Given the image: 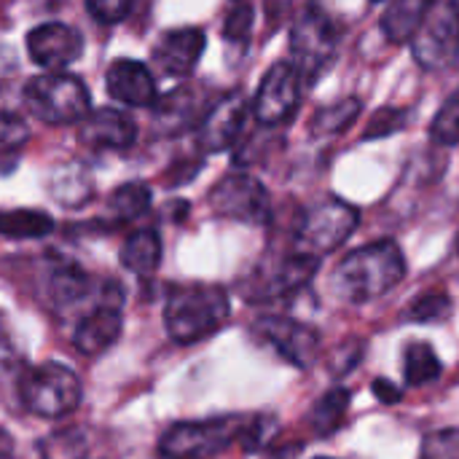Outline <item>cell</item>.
Masks as SVG:
<instances>
[{
  "instance_id": "24",
  "label": "cell",
  "mask_w": 459,
  "mask_h": 459,
  "mask_svg": "<svg viewBox=\"0 0 459 459\" xmlns=\"http://www.w3.org/2000/svg\"><path fill=\"white\" fill-rule=\"evenodd\" d=\"M350 401H352L350 390H344V387L328 390V393L315 403V409H312V417H309L312 430H315L317 436H323V438H325V436H333V433L344 425V420H347Z\"/></svg>"
},
{
  "instance_id": "27",
  "label": "cell",
  "mask_w": 459,
  "mask_h": 459,
  "mask_svg": "<svg viewBox=\"0 0 459 459\" xmlns=\"http://www.w3.org/2000/svg\"><path fill=\"white\" fill-rule=\"evenodd\" d=\"M148 207H151V188L145 183H140V180L118 186L110 194V202H108V210L118 223H126V221H134V218L145 215Z\"/></svg>"
},
{
  "instance_id": "12",
  "label": "cell",
  "mask_w": 459,
  "mask_h": 459,
  "mask_svg": "<svg viewBox=\"0 0 459 459\" xmlns=\"http://www.w3.org/2000/svg\"><path fill=\"white\" fill-rule=\"evenodd\" d=\"M459 54V0L430 8L425 24L414 35V56L422 67L436 70Z\"/></svg>"
},
{
  "instance_id": "39",
  "label": "cell",
  "mask_w": 459,
  "mask_h": 459,
  "mask_svg": "<svg viewBox=\"0 0 459 459\" xmlns=\"http://www.w3.org/2000/svg\"><path fill=\"white\" fill-rule=\"evenodd\" d=\"M457 255H459V237H457Z\"/></svg>"
},
{
  "instance_id": "20",
  "label": "cell",
  "mask_w": 459,
  "mask_h": 459,
  "mask_svg": "<svg viewBox=\"0 0 459 459\" xmlns=\"http://www.w3.org/2000/svg\"><path fill=\"white\" fill-rule=\"evenodd\" d=\"M430 8H433V0H393L387 11L382 13V32L393 43L414 40Z\"/></svg>"
},
{
  "instance_id": "30",
  "label": "cell",
  "mask_w": 459,
  "mask_h": 459,
  "mask_svg": "<svg viewBox=\"0 0 459 459\" xmlns=\"http://www.w3.org/2000/svg\"><path fill=\"white\" fill-rule=\"evenodd\" d=\"M452 315V299L446 293H425L409 307V320L417 323H438Z\"/></svg>"
},
{
  "instance_id": "3",
  "label": "cell",
  "mask_w": 459,
  "mask_h": 459,
  "mask_svg": "<svg viewBox=\"0 0 459 459\" xmlns=\"http://www.w3.org/2000/svg\"><path fill=\"white\" fill-rule=\"evenodd\" d=\"M19 403L43 420H59L73 414L81 406L83 387L75 377V371L65 363L46 360L40 366L24 368L16 382Z\"/></svg>"
},
{
  "instance_id": "21",
  "label": "cell",
  "mask_w": 459,
  "mask_h": 459,
  "mask_svg": "<svg viewBox=\"0 0 459 459\" xmlns=\"http://www.w3.org/2000/svg\"><path fill=\"white\" fill-rule=\"evenodd\" d=\"M161 264V237L153 229H140L121 245V266L137 277H148Z\"/></svg>"
},
{
  "instance_id": "1",
  "label": "cell",
  "mask_w": 459,
  "mask_h": 459,
  "mask_svg": "<svg viewBox=\"0 0 459 459\" xmlns=\"http://www.w3.org/2000/svg\"><path fill=\"white\" fill-rule=\"evenodd\" d=\"M406 277V258L403 250L390 242H374L352 250L333 272L331 288L344 304H368L390 293Z\"/></svg>"
},
{
  "instance_id": "34",
  "label": "cell",
  "mask_w": 459,
  "mask_h": 459,
  "mask_svg": "<svg viewBox=\"0 0 459 459\" xmlns=\"http://www.w3.org/2000/svg\"><path fill=\"white\" fill-rule=\"evenodd\" d=\"M27 137H30V129L24 126V121L13 113L0 110V153H11L22 148Z\"/></svg>"
},
{
  "instance_id": "26",
  "label": "cell",
  "mask_w": 459,
  "mask_h": 459,
  "mask_svg": "<svg viewBox=\"0 0 459 459\" xmlns=\"http://www.w3.org/2000/svg\"><path fill=\"white\" fill-rule=\"evenodd\" d=\"M194 113H196V94L191 89H178L169 97H164V102L159 105L156 124L164 132L175 134L194 124Z\"/></svg>"
},
{
  "instance_id": "8",
  "label": "cell",
  "mask_w": 459,
  "mask_h": 459,
  "mask_svg": "<svg viewBox=\"0 0 459 459\" xmlns=\"http://www.w3.org/2000/svg\"><path fill=\"white\" fill-rule=\"evenodd\" d=\"M320 269V258L290 250L288 255L269 261L264 266H258L239 288L242 299L253 301V304H269V301H280L285 296L299 293L301 288H307L315 274Z\"/></svg>"
},
{
  "instance_id": "22",
  "label": "cell",
  "mask_w": 459,
  "mask_h": 459,
  "mask_svg": "<svg viewBox=\"0 0 459 459\" xmlns=\"http://www.w3.org/2000/svg\"><path fill=\"white\" fill-rule=\"evenodd\" d=\"M51 196L65 204V207H81L91 199L94 183L91 175L86 172V167L81 164H65L51 175Z\"/></svg>"
},
{
  "instance_id": "15",
  "label": "cell",
  "mask_w": 459,
  "mask_h": 459,
  "mask_svg": "<svg viewBox=\"0 0 459 459\" xmlns=\"http://www.w3.org/2000/svg\"><path fill=\"white\" fill-rule=\"evenodd\" d=\"M247 118V102L239 91L223 97L199 124V148L207 153L226 151L242 132Z\"/></svg>"
},
{
  "instance_id": "6",
  "label": "cell",
  "mask_w": 459,
  "mask_h": 459,
  "mask_svg": "<svg viewBox=\"0 0 459 459\" xmlns=\"http://www.w3.org/2000/svg\"><path fill=\"white\" fill-rule=\"evenodd\" d=\"M339 32L333 19L317 8L307 5L290 32V62L296 65L301 81H317L336 56Z\"/></svg>"
},
{
  "instance_id": "40",
  "label": "cell",
  "mask_w": 459,
  "mask_h": 459,
  "mask_svg": "<svg viewBox=\"0 0 459 459\" xmlns=\"http://www.w3.org/2000/svg\"><path fill=\"white\" fill-rule=\"evenodd\" d=\"M320 459H328V457H320Z\"/></svg>"
},
{
  "instance_id": "17",
  "label": "cell",
  "mask_w": 459,
  "mask_h": 459,
  "mask_svg": "<svg viewBox=\"0 0 459 459\" xmlns=\"http://www.w3.org/2000/svg\"><path fill=\"white\" fill-rule=\"evenodd\" d=\"M108 94L132 108H151L156 102V83L148 67L137 59H116L108 67Z\"/></svg>"
},
{
  "instance_id": "11",
  "label": "cell",
  "mask_w": 459,
  "mask_h": 459,
  "mask_svg": "<svg viewBox=\"0 0 459 459\" xmlns=\"http://www.w3.org/2000/svg\"><path fill=\"white\" fill-rule=\"evenodd\" d=\"M253 333L264 344H269L282 360H288L296 368H309L320 358V347H323L320 333L312 325L299 323L293 317H285V315H264V317L255 320Z\"/></svg>"
},
{
  "instance_id": "33",
  "label": "cell",
  "mask_w": 459,
  "mask_h": 459,
  "mask_svg": "<svg viewBox=\"0 0 459 459\" xmlns=\"http://www.w3.org/2000/svg\"><path fill=\"white\" fill-rule=\"evenodd\" d=\"M250 30H253V8L250 3H237L229 16H226V24H223V35L229 43H245L250 38Z\"/></svg>"
},
{
  "instance_id": "19",
  "label": "cell",
  "mask_w": 459,
  "mask_h": 459,
  "mask_svg": "<svg viewBox=\"0 0 459 459\" xmlns=\"http://www.w3.org/2000/svg\"><path fill=\"white\" fill-rule=\"evenodd\" d=\"M91 293V280L89 274L73 264V261H59L51 266L48 280H46V299L51 301L54 309H70L81 304Z\"/></svg>"
},
{
  "instance_id": "9",
  "label": "cell",
  "mask_w": 459,
  "mask_h": 459,
  "mask_svg": "<svg viewBox=\"0 0 459 459\" xmlns=\"http://www.w3.org/2000/svg\"><path fill=\"white\" fill-rule=\"evenodd\" d=\"M124 328V290L118 282L102 285L100 299L78 317V325L73 331V344L81 355H102L108 352Z\"/></svg>"
},
{
  "instance_id": "10",
  "label": "cell",
  "mask_w": 459,
  "mask_h": 459,
  "mask_svg": "<svg viewBox=\"0 0 459 459\" xmlns=\"http://www.w3.org/2000/svg\"><path fill=\"white\" fill-rule=\"evenodd\" d=\"M210 207L221 218L250 226H264L272 218L269 191L261 180H255L247 172H231L223 180H218L215 188L210 191Z\"/></svg>"
},
{
  "instance_id": "16",
  "label": "cell",
  "mask_w": 459,
  "mask_h": 459,
  "mask_svg": "<svg viewBox=\"0 0 459 459\" xmlns=\"http://www.w3.org/2000/svg\"><path fill=\"white\" fill-rule=\"evenodd\" d=\"M78 137L83 145H89L94 151H124L134 143L137 126L124 110L100 108L81 121Z\"/></svg>"
},
{
  "instance_id": "31",
  "label": "cell",
  "mask_w": 459,
  "mask_h": 459,
  "mask_svg": "<svg viewBox=\"0 0 459 459\" xmlns=\"http://www.w3.org/2000/svg\"><path fill=\"white\" fill-rule=\"evenodd\" d=\"M433 140H438L441 145H457L459 143V91H455L446 100V105L436 116V121H433Z\"/></svg>"
},
{
  "instance_id": "23",
  "label": "cell",
  "mask_w": 459,
  "mask_h": 459,
  "mask_svg": "<svg viewBox=\"0 0 459 459\" xmlns=\"http://www.w3.org/2000/svg\"><path fill=\"white\" fill-rule=\"evenodd\" d=\"M444 363L428 342H411L403 350V377L409 385L422 387L441 377Z\"/></svg>"
},
{
  "instance_id": "29",
  "label": "cell",
  "mask_w": 459,
  "mask_h": 459,
  "mask_svg": "<svg viewBox=\"0 0 459 459\" xmlns=\"http://www.w3.org/2000/svg\"><path fill=\"white\" fill-rule=\"evenodd\" d=\"M40 459H86V438L81 430H59L51 433L40 444Z\"/></svg>"
},
{
  "instance_id": "14",
  "label": "cell",
  "mask_w": 459,
  "mask_h": 459,
  "mask_svg": "<svg viewBox=\"0 0 459 459\" xmlns=\"http://www.w3.org/2000/svg\"><path fill=\"white\" fill-rule=\"evenodd\" d=\"M27 51L35 65L48 70H62L83 54V38L70 24L48 22L27 35Z\"/></svg>"
},
{
  "instance_id": "38",
  "label": "cell",
  "mask_w": 459,
  "mask_h": 459,
  "mask_svg": "<svg viewBox=\"0 0 459 459\" xmlns=\"http://www.w3.org/2000/svg\"><path fill=\"white\" fill-rule=\"evenodd\" d=\"M0 459H13V441L3 428H0Z\"/></svg>"
},
{
  "instance_id": "2",
  "label": "cell",
  "mask_w": 459,
  "mask_h": 459,
  "mask_svg": "<svg viewBox=\"0 0 459 459\" xmlns=\"http://www.w3.org/2000/svg\"><path fill=\"white\" fill-rule=\"evenodd\" d=\"M231 315L226 288L212 282H186L167 293L164 328L178 344H196L218 333Z\"/></svg>"
},
{
  "instance_id": "37",
  "label": "cell",
  "mask_w": 459,
  "mask_h": 459,
  "mask_svg": "<svg viewBox=\"0 0 459 459\" xmlns=\"http://www.w3.org/2000/svg\"><path fill=\"white\" fill-rule=\"evenodd\" d=\"M374 393H377L385 403H393V401L401 398V390H398L395 385H390L387 379H377V382H374Z\"/></svg>"
},
{
  "instance_id": "18",
  "label": "cell",
  "mask_w": 459,
  "mask_h": 459,
  "mask_svg": "<svg viewBox=\"0 0 459 459\" xmlns=\"http://www.w3.org/2000/svg\"><path fill=\"white\" fill-rule=\"evenodd\" d=\"M204 43L207 40H204V32L202 30H196V27H180V30L167 32L159 40L153 56H156L159 67L167 75H188L196 67V62H199V56L204 51Z\"/></svg>"
},
{
  "instance_id": "25",
  "label": "cell",
  "mask_w": 459,
  "mask_h": 459,
  "mask_svg": "<svg viewBox=\"0 0 459 459\" xmlns=\"http://www.w3.org/2000/svg\"><path fill=\"white\" fill-rule=\"evenodd\" d=\"M54 221L40 210H8L0 212V234L8 239H40L51 234Z\"/></svg>"
},
{
  "instance_id": "36",
  "label": "cell",
  "mask_w": 459,
  "mask_h": 459,
  "mask_svg": "<svg viewBox=\"0 0 459 459\" xmlns=\"http://www.w3.org/2000/svg\"><path fill=\"white\" fill-rule=\"evenodd\" d=\"M406 118H409V110L385 108V110H379V113L374 116L371 129L366 132V137H385V134H390V132H395V129H403Z\"/></svg>"
},
{
  "instance_id": "28",
  "label": "cell",
  "mask_w": 459,
  "mask_h": 459,
  "mask_svg": "<svg viewBox=\"0 0 459 459\" xmlns=\"http://www.w3.org/2000/svg\"><path fill=\"white\" fill-rule=\"evenodd\" d=\"M358 113H360V100L358 97H350V100H342L336 105L320 108L315 121H312V134L315 137H325V134L344 132L347 126H352Z\"/></svg>"
},
{
  "instance_id": "7",
  "label": "cell",
  "mask_w": 459,
  "mask_h": 459,
  "mask_svg": "<svg viewBox=\"0 0 459 459\" xmlns=\"http://www.w3.org/2000/svg\"><path fill=\"white\" fill-rule=\"evenodd\" d=\"M358 210L342 199H325L304 212V218L296 226V247L299 253L315 255L323 261V255L333 253L339 245H344L352 231L358 229Z\"/></svg>"
},
{
  "instance_id": "13",
  "label": "cell",
  "mask_w": 459,
  "mask_h": 459,
  "mask_svg": "<svg viewBox=\"0 0 459 459\" xmlns=\"http://www.w3.org/2000/svg\"><path fill=\"white\" fill-rule=\"evenodd\" d=\"M299 100H301V75L290 59H282V62H274L269 73L264 75L253 110L261 124L277 126L293 118Z\"/></svg>"
},
{
  "instance_id": "4",
  "label": "cell",
  "mask_w": 459,
  "mask_h": 459,
  "mask_svg": "<svg viewBox=\"0 0 459 459\" xmlns=\"http://www.w3.org/2000/svg\"><path fill=\"white\" fill-rule=\"evenodd\" d=\"M250 417H210L196 422H175L159 438L161 459H212L234 441H242Z\"/></svg>"
},
{
  "instance_id": "35",
  "label": "cell",
  "mask_w": 459,
  "mask_h": 459,
  "mask_svg": "<svg viewBox=\"0 0 459 459\" xmlns=\"http://www.w3.org/2000/svg\"><path fill=\"white\" fill-rule=\"evenodd\" d=\"M134 0H86L89 13L102 24H116L132 11Z\"/></svg>"
},
{
  "instance_id": "5",
  "label": "cell",
  "mask_w": 459,
  "mask_h": 459,
  "mask_svg": "<svg viewBox=\"0 0 459 459\" xmlns=\"http://www.w3.org/2000/svg\"><path fill=\"white\" fill-rule=\"evenodd\" d=\"M24 102L43 124L62 126L89 116V89L78 75L46 73L24 86Z\"/></svg>"
},
{
  "instance_id": "32",
  "label": "cell",
  "mask_w": 459,
  "mask_h": 459,
  "mask_svg": "<svg viewBox=\"0 0 459 459\" xmlns=\"http://www.w3.org/2000/svg\"><path fill=\"white\" fill-rule=\"evenodd\" d=\"M422 459H459V430H438L430 433L422 444Z\"/></svg>"
}]
</instances>
